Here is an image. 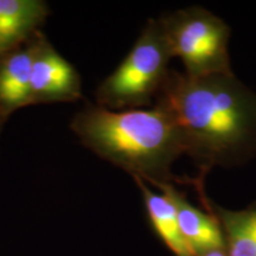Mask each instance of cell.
Here are the masks:
<instances>
[{
    "label": "cell",
    "mask_w": 256,
    "mask_h": 256,
    "mask_svg": "<svg viewBox=\"0 0 256 256\" xmlns=\"http://www.w3.org/2000/svg\"><path fill=\"white\" fill-rule=\"evenodd\" d=\"M142 191L144 204L153 232L174 256H194L179 228L177 212L171 198L156 194L147 186L142 178L133 177Z\"/></svg>",
    "instance_id": "9c48e42d"
},
{
    "label": "cell",
    "mask_w": 256,
    "mask_h": 256,
    "mask_svg": "<svg viewBox=\"0 0 256 256\" xmlns=\"http://www.w3.org/2000/svg\"><path fill=\"white\" fill-rule=\"evenodd\" d=\"M72 130L83 145L132 177L152 185H196L172 174L184 147L174 119L158 104L151 110H113L89 106L74 118Z\"/></svg>",
    "instance_id": "7a4b0ae2"
},
{
    "label": "cell",
    "mask_w": 256,
    "mask_h": 256,
    "mask_svg": "<svg viewBox=\"0 0 256 256\" xmlns=\"http://www.w3.org/2000/svg\"><path fill=\"white\" fill-rule=\"evenodd\" d=\"M194 256H226V249L220 248V249H214V250L202 252V254H198Z\"/></svg>",
    "instance_id": "8fae6325"
},
{
    "label": "cell",
    "mask_w": 256,
    "mask_h": 256,
    "mask_svg": "<svg viewBox=\"0 0 256 256\" xmlns=\"http://www.w3.org/2000/svg\"><path fill=\"white\" fill-rule=\"evenodd\" d=\"M36 42L6 54L0 62V113L32 104L31 72Z\"/></svg>",
    "instance_id": "52a82bcc"
},
{
    "label": "cell",
    "mask_w": 256,
    "mask_h": 256,
    "mask_svg": "<svg viewBox=\"0 0 256 256\" xmlns=\"http://www.w3.org/2000/svg\"><path fill=\"white\" fill-rule=\"evenodd\" d=\"M172 57L194 78L232 72L228 24L200 6H190L158 19Z\"/></svg>",
    "instance_id": "277c9868"
},
{
    "label": "cell",
    "mask_w": 256,
    "mask_h": 256,
    "mask_svg": "<svg viewBox=\"0 0 256 256\" xmlns=\"http://www.w3.org/2000/svg\"><path fill=\"white\" fill-rule=\"evenodd\" d=\"M32 104L74 101L81 96L78 72L46 40H37L31 72Z\"/></svg>",
    "instance_id": "5b68a950"
},
{
    "label": "cell",
    "mask_w": 256,
    "mask_h": 256,
    "mask_svg": "<svg viewBox=\"0 0 256 256\" xmlns=\"http://www.w3.org/2000/svg\"><path fill=\"white\" fill-rule=\"evenodd\" d=\"M46 17V5L38 0H0V56L18 49Z\"/></svg>",
    "instance_id": "ba28073f"
},
{
    "label": "cell",
    "mask_w": 256,
    "mask_h": 256,
    "mask_svg": "<svg viewBox=\"0 0 256 256\" xmlns=\"http://www.w3.org/2000/svg\"><path fill=\"white\" fill-rule=\"evenodd\" d=\"M156 104L174 119L202 183L215 166L242 165L256 156V92L234 72L194 78L170 70Z\"/></svg>",
    "instance_id": "6da1fadb"
},
{
    "label": "cell",
    "mask_w": 256,
    "mask_h": 256,
    "mask_svg": "<svg viewBox=\"0 0 256 256\" xmlns=\"http://www.w3.org/2000/svg\"><path fill=\"white\" fill-rule=\"evenodd\" d=\"M171 58L162 25L151 19L120 66L98 88V106L121 110L151 104L168 78Z\"/></svg>",
    "instance_id": "3957f363"
},
{
    "label": "cell",
    "mask_w": 256,
    "mask_h": 256,
    "mask_svg": "<svg viewBox=\"0 0 256 256\" xmlns=\"http://www.w3.org/2000/svg\"><path fill=\"white\" fill-rule=\"evenodd\" d=\"M202 204L220 222L226 256H256V202L238 211L224 209L208 197Z\"/></svg>",
    "instance_id": "30bf717a"
},
{
    "label": "cell",
    "mask_w": 256,
    "mask_h": 256,
    "mask_svg": "<svg viewBox=\"0 0 256 256\" xmlns=\"http://www.w3.org/2000/svg\"><path fill=\"white\" fill-rule=\"evenodd\" d=\"M156 188L174 202L182 235L194 255L224 248L222 228L212 212L192 206L174 183L159 184Z\"/></svg>",
    "instance_id": "8992f818"
}]
</instances>
